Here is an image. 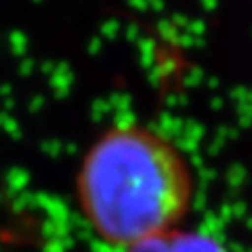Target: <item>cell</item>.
<instances>
[{"instance_id":"1","label":"cell","mask_w":252,"mask_h":252,"mask_svg":"<svg viewBox=\"0 0 252 252\" xmlns=\"http://www.w3.org/2000/svg\"><path fill=\"white\" fill-rule=\"evenodd\" d=\"M75 192L94 234L127 249L180 226L194 200V174L183 152L157 129L122 124L86 150Z\"/></svg>"},{"instance_id":"2","label":"cell","mask_w":252,"mask_h":252,"mask_svg":"<svg viewBox=\"0 0 252 252\" xmlns=\"http://www.w3.org/2000/svg\"><path fill=\"white\" fill-rule=\"evenodd\" d=\"M124 252H226V249L211 234L176 228L146 237L124 249Z\"/></svg>"}]
</instances>
